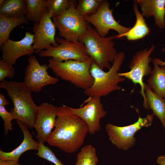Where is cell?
<instances>
[{"mask_svg": "<svg viewBox=\"0 0 165 165\" xmlns=\"http://www.w3.org/2000/svg\"><path fill=\"white\" fill-rule=\"evenodd\" d=\"M54 127L46 142L69 153L82 146L88 132L85 121L64 105L58 107Z\"/></svg>", "mask_w": 165, "mask_h": 165, "instance_id": "1", "label": "cell"}, {"mask_svg": "<svg viewBox=\"0 0 165 165\" xmlns=\"http://www.w3.org/2000/svg\"><path fill=\"white\" fill-rule=\"evenodd\" d=\"M0 88L6 90L12 101L11 109L14 119L28 127L34 128L38 112V106L35 103L31 95L32 91L24 82L5 79L0 83Z\"/></svg>", "mask_w": 165, "mask_h": 165, "instance_id": "2", "label": "cell"}, {"mask_svg": "<svg viewBox=\"0 0 165 165\" xmlns=\"http://www.w3.org/2000/svg\"><path fill=\"white\" fill-rule=\"evenodd\" d=\"M125 57L124 53H118L111 68L105 72L100 68L94 61L91 64L90 72L94 79L92 86L84 90V93L89 97H99L108 95L112 92L120 90L119 83L124 81L125 78L119 75V71Z\"/></svg>", "mask_w": 165, "mask_h": 165, "instance_id": "3", "label": "cell"}, {"mask_svg": "<svg viewBox=\"0 0 165 165\" xmlns=\"http://www.w3.org/2000/svg\"><path fill=\"white\" fill-rule=\"evenodd\" d=\"M94 61L91 58L84 61L72 60L62 61L52 58L49 60L48 65L57 78L85 90L94 83V79L90 72Z\"/></svg>", "mask_w": 165, "mask_h": 165, "instance_id": "4", "label": "cell"}, {"mask_svg": "<svg viewBox=\"0 0 165 165\" xmlns=\"http://www.w3.org/2000/svg\"><path fill=\"white\" fill-rule=\"evenodd\" d=\"M115 35L102 37L88 25L86 33L79 41L85 46L88 55L101 69L109 70L113 63L117 51L113 39Z\"/></svg>", "mask_w": 165, "mask_h": 165, "instance_id": "5", "label": "cell"}, {"mask_svg": "<svg viewBox=\"0 0 165 165\" xmlns=\"http://www.w3.org/2000/svg\"><path fill=\"white\" fill-rule=\"evenodd\" d=\"M75 1L71 0L69 8L59 15L52 18L59 35L66 40L73 42L86 32L88 24L75 8Z\"/></svg>", "mask_w": 165, "mask_h": 165, "instance_id": "6", "label": "cell"}, {"mask_svg": "<svg viewBox=\"0 0 165 165\" xmlns=\"http://www.w3.org/2000/svg\"><path fill=\"white\" fill-rule=\"evenodd\" d=\"M155 48L152 44L149 48H145L135 53L132 57L129 64L130 70L128 72L119 73V76L127 78L131 80L135 84H139L141 87L140 93L143 98V106L148 109L144 87L145 83L143 78L145 76H148L152 71L150 63L153 61L151 54Z\"/></svg>", "mask_w": 165, "mask_h": 165, "instance_id": "7", "label": "cell"}, {"mask_svg": "<svg viewBox=\"0 0 165 165\" xmlns=\"http://www.w3.org/2000/svg\"><path fill=\"white\" fill-rule=\"evenodd\" d=\"M139 114L137 121L124 127H119L110 123L107 124L105 129L109 136V140L118 148L126 150L132 147L136 139L134 137L135 133L142 127H148L152 125L153 115L147 114L141 118Z\"/></svg>", "mask_w": 165, "mask_h": 165, "instance_id": "8", "label": "cell"}, {"mask_svg": "<svg viewBox=\"0 0 165 165\" xmlns=\"http://www.w3.org/2000/svg\"><path fill=\"white\" fill-rule=\"evenodd\" d=\"M55 39L58 44L57 46H50L41 51L39 55L42 57H51L62 61L72 60L84 61L90 58L84 45L79 41L70 42L58 37H56Z\"/></svg>", "mask_w": 165, "mask_h": 165, "instance_id": "9", "label": "cell"}, {"mask_svg": "<svg viewBox=\"0 0 165 165\" xmlns=\"http://www.w3.org/2000/svg\"><path fill=\"white\" fill-rule=\"evenodd\" d=\"M113 10L110 9V4L108 1L102 0L95 13L83 17L86 21L95 27L98 34L102 37H106L110 30L115 31L119 35L129 31L131 28L124 27L115 20L113 15Z\"/></svg>", "mask_w": 165, "mask_h": 165, "instance_id": "10", "label": "cell"}, {"mask_svg": "<svg viewBox=\"0 0 165 165\" xmlns=\"http://www.w3.org/2000/svg\"><path fill=\"white\" fill-rule=\"evenodd\" d=\"M28 61V64L26 68L24 82L32 91L39 92L44 86L54 85L58 82V78L48 74V65L40 64L33 55L29 56Z\"/></svg>", "mask_w": 165, "mask_h": 165, "instance_id": "11", "label": "cell"}, {"mask_svg": "<svg viewBox=\"0 0 165 165\" xmlns=\"http://www.w3.org/2000/svg\"><path fill=\"white\" fill-rule=\"evenodd\" d=\"M100 97H89L85 101L86 104L78 108L70 107L72 112L82 119L87 124L88 133L94 134L101 129L100 120L106 116L107 112L104 109Z\"/></svg>", "mask_w": 165, "mask_h": 165, "instance_id": "12", "label": "cell"}, {"mask_svg": "<svg viewBox=\"0 0 165 165\" xmlns=\"http://www.w3.org/2000/svg\"><path fill=\"white\" fill-rule=\"evenodd\" d=\"M33 24V46L36 53L44 49L47 50L52 46L58 45L55 39L56 27L47 9L44 11L39 23Z\"/></svg>", "mask_w": 165, "mask_h": 165, "instance_id": "13", "label": "cell"}, {"mask_svg": "<svg viewBox=\"0 0 165 165\" xmlns=\"http://www.w3.org/2000/svg\"><path fill=\"white\" fill-rule=\"evenodd\" d=\"M58 107L43 102L38 107V112L34 125L36 138L39 143L44 144L52 133L57 115Z\"/></svg>", "mask_w": 165, "mask_h": 165, "instance_id": "14", "label": "cell"}, {"mask_svg": "<svg viewBox=\"0 0 165 165\" xmlns=\"http://www.w3.org/2000/svg\"><path fill=\"white\" fill-rule=\"evenodd\" d=\"M34 37V34L26 32L24 37L19 41L9 39L0 46L2 52L1 59L13 65L20 57L32 55L35 52L33 46Z\"/></svg>", "mask_w": 165, "mask_h": 165, "instance_id": "15", "label": "cell"}, {"mask_svg": "<svg viewBox=\"0 0 165 165\" xmlns=\"http://www.w3.org/2000/svg\"><path fill=\"white\" fill-rule=\"evenodd\" d=\"M24 135L22 143L16 148L10 152H6L0 150V159L9 160L19 162V158L24 152L31 150H37L39 143L35 141L32 134L30 132L27 126L21 122L16 120Z\"/></svg>", "mask_w": 165, "mask_h": 165, "instance_id": "16", "label": "cell"}, {"mask_svg": "<svg viewBox=\"0 0 165 165\" xmlns=\"http://www.w3.org/2000/svg\"><path fill=\"white\" fill-rule=\"evenodd\" d=\"M142 14L147 18L153 16L155 25L160 29L165 27V0H137Z\"/></svg>", "mask_w": 165, "mask_h": 165, "instance_id": "17", "label": "cell"}, {"mask_svg": "<svg viewBox=\"0 0 165 165\" xmlns=\"http://www.w3.org/2000/svg\"><path fill=\"white\" fill-rule=\"evenodd\" d=\"M133 10L136 17L134 25L125 33L121 35H115V38L125 36L128 40L135 41L142 38L149 34V28L145 22L144 16L138 9L136 0L134 1Z\"/></svg>", "mask_w": 165, "mask_h": 165, "instance_id": "18", "label": "cell"}, {"mask_svg": "<svg viewBox=\"0 0 165 165\" xmlns=\"http://www.w3.org/2000/svg\"><path fill=\"white\" fill-rule=\"evenodd\" d=\"M153 63V69L147 80L148 85L154 93L165 99V66L160 67L154 60Z\"/></svg>", "mask_w": 165, "mask_h": 165, "instance_id": "19", "label": "cell"}, {"mask_svg": "<svg viewBox=\"0 0 165 165\" xmlns=\"http://www.w3.org/2000/svg\"><path fill=\"white\" fill-rule=\"evenodd\" d=\"M144 90L148 107L161 122L165 132V99L154 93L147 84H145Z\"/></svg>", "mask_w": 165, "mask_h": 165, "instance_id": "20", "label": "cell"}, {"mask_svg": "<svg viewBox=\"0 0 165 165\" xmlns=\"http://www.w3.org/2000/svg\"><path fill=\"white\" fill-rule=\"evenodd\" d=\"M26 12L25 0H5L0 6V16L19 17L25 16Z\"/></svg>", "mask_w": 165, "mask_h": 165, "instance_id": "21", "label": "cell"}, {"mask_svg": "<svg viewBox=\"0 0 165 165\" xmlns=\"http://www.w3.org/2000/svg\"><path fill=\"white\" fill-rule=\"evenodd\" d=\"M26 16L9 17L0 16V46L9 38L11 31L15 28L28 22Z\"/></svg>", "mask_w": 165, "mask_h": 165, "instance_id": "22", "label": "cell"}, {"mask_svg": "<svg viewBox=\"0 0 165 165\" xmlns=\"http://www.w3.org/2000/svg\"><path fill=\"white\" fill-rule=\"evenodd\" d=\"M27 5L26 16L33 23L40 22L45 10L47 8L46 0H25Z\"/></svg>", "mask_w": 165, "mask_h": 165, "instance_id": "23", "label": "cell"}, {"mask_svg": "<svg viewBox=\"0 0 165 165\" xmlns=\"http://www.w3.org/2000/svg\"><path fill=\"white\" fill-rule=\"evenodd\" d=\"M98 161L96 148L89 144L81 148L77 155L75 165H97Z\"/></svg>", "mask_w": 165, "mask_h": 165, "instance_id": "24", "label": "cell"}, {"mask_svg": "<svg viewBox=\"0 0 165 165\" xmlns=\"http://www.w3.org/2000/svg\"><path fill=\"white\" fill-rule=\"evenodd\" d=\"M71 0H46L47 9L51 18L57 16L70 6Z\"/></svg>", "mask_w": 165, "mask_h": 165, "instance_id": "25", "label": "cell"}, {"mask_svg": "<svg viewBox=\"0 0 165 165\" xmlns=\"http://www.w3.org/2000/svg\"><path fill=\"white\" fill-rule=\"evenodd\" d=\"M76 9L82 16L90 15L95 13L99 7L101 0H80Z\"/></svg>", "mask_w": 165, "mask_h": 165, "instance_id": "26", "label": "cell"}, {"mask_svg": "<svg viewBox=\"0 0 165 165\" xmlns=\"http://www.w3.org/2000/svg\"><path fill=\"white\" fill-rule=\"evenodd\" d=\"M37 152L35 154L38 157L45 159L55 165H64L56 157L55 153L44 144L39 143Z\"/></svg>", "mask_w": 165, "mask_h": 165, "instance_id": "27", "label": "cell"}, {"mask_svg": "<svg viewBox=\"0 0 165 165\" xmlns=\"http://www.w3.org/2000/svg\"><path fill=\"white\" fill-rule=\"evenodd\" d=\"M15 75V69L13 65L8 63L1 58L0 60V81L5 79L6 78H13Z\"/></svg>", "mask_w": 165, "mask_h": 165, "instance_id": "28", "label": "cell"}, {"mask_svg": "<svg viewBox=\"0 0 165 165\" xmlns=\"http://www.w3.org/2000/svg\"><path fill=\"white\" fill-rule=\"evenodd\" d=\"M0 116L4 121V134L6 135L9 131L12 130V121L14 118L11 112L7 111L4 106H0Z\"/></svg>", "mask_w": 165, "mask_h": 165, "instance_id": "29", "label": "cell"}, {"mask_svg": "<svg viewBox=\"0 0 165 165\" xmlns=\"http://www.w3.org/2000/svg\"><path fill=\"white\" fill-rule=\"evenodd\" d=\"M0 165H20L19 162L9 160L0 159Z\"/></svg>", "mask_w": 165, "mask_h": 165, "instance_id": "30", "label": "cell"}, {"mask_svg": "<svg viewBox=\"0 0 165 165\" xmlns=\"http://www.w3.org/2000/svg\"><path fill=\"white\" fill-rule=\"evenodd\" d=\"M9 103L6 99L4 96L2 94H0V106H5L8 105Z\"/></svg>", "mask_w": 165, "mask_h": 165, "instance_id": "31", "label": "cell"}, {"mask_svg": "<svg viewBox=\"0 0 165 165\" xmlns=\"http://www.w3.org/2000/svg\"><path fill=\"white\" fill-rule=\"evenodd\" d=\"M157 163L159 165H165V155H162L157 158Z\"/></svg>", "mask_w": 165, "mask_h": 165, "instance_id": "32", "label": "cell"}, {"mask_svg": "<svg viewBox=\"0 0 165 165\" xmlns=\"http://www.w3.org/2000/svg\"><path fill=\"white\" fill-rule=\"evenodd\" d=\"M154 60L159 66H165V62L162 61L159 58H156Z\"/></svg>", "mask_w": 165, "mask_h": 165, "instance_id": "33", "label": "cell"}, {"mask_svg": "<svg viewBox=\"0 0 165 165\" xmlns=\"http://www.w3.org/2000/svg\"><path fill=\"white\" fill-rule=\"evenodd\" d=\"M5 0H0V6L2 5L3 3Z\"/></svg>", "mask_w": 165, "mask_h": 165, "instance_id": "34", "label": "cell"}, {"mask_svg": "<svg viewBox=\"0 0 165 165\" xmlns=\"http://www.w3.org/2000/svg\"><path fill=\"white\" fill-rule=\"evenodd\" d=\"M162 52H165V46L162 50Z\"/></svg>", "mask_w": 165, "mask_h": 165, "instance_id": "35", "label": "cell"}]
</instances>
